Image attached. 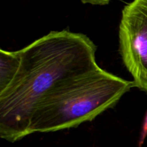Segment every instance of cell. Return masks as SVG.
<instances>
[{
	"instance_id": "2",
	"label": "cell",
	"mask_w": 147,
	"mask_h": 147,
	"mask_svg": "<svg viewBox=\"0 0 147 147\" xmlns=\"http://www.w3.org/2000/svg\"><path fill=\"white\" fill-rule=\"evenodd\" d=\"M133 87V81L100 67L43 99L33 112L28 134L58 131L92 121L114 107Z\"/></svg>"
},
{
	"instance_id": "1",
	"label": "cell",
	"mask_w": 147,
	"mask_h": 147,
	"mask_svg": "<svg viewBox=\"0 0 147 147\" xmlns=\"http://www.w3.org/2000/svg\"><path fill=\"white\" fill-rule=\"evenodd\" d=\"M87 35L52 31L21 50L17 69L0 88V137L11 143L28 136L37 105L62 86L100 67Z\"/></svg>"
},
{
	"instance_id": "4",
	"label": "cell",
	"mask_w": 147,
	"mask_h": 147,
	"mask_svg": "<svg viewBox=\"0 0 147 147\" xmlns=\"http://www.w3.org/2000/svg\"><path fill=\"white\" fill-rule=\"evenodd\" d=\"M147 137V111L145 114L143 124H142V130H141L140 136H139V142H138V147H142L145 139Z\"/></svg>"
},
{
	"instance_id": "3",
	"label": "cell",
	"mask_w": 147,
	"mask_h": 147,
	"mask_svg": "<svg viewBox=\"0 0 147 147\" xmlns=\"http://www.w3.org/2000/svg\"><path fill=\"white\" fill-rule=\"evenodd\" d=\"M119 51L134 87L147 93V0L124 6L119 28Z\"/></svg>"
},
{
	"instance_id": "5",
	"label": "cell",
	"mask_w": 147,
	"mask_h": 147,
	"mask_svg": "<svg viewBox=\"0 0 147 147\" xmlns=\"http://www.w3.org/2000/svg\"><path fill=\"white\" fill-rule=\"evenodd\" d=\"M83 4H89L92 5H107L111 2V0H80Z\"/></svg>"
}]
</instances>
